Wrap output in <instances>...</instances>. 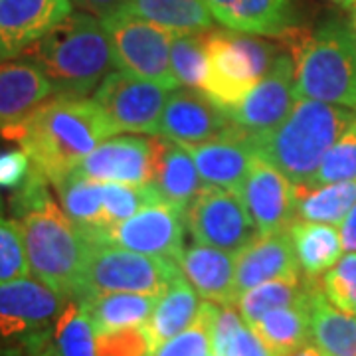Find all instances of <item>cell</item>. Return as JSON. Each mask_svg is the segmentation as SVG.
Wrapping results in <instances>:
<instances>
[{"label":"cell","instance_id":"16","mask_svg":"<svg viewBox=\"0 0 356 356\" xmlns=\"http://www.w3.org/2000/svg\"><path fill=\"white\" fill-rule=\"evenodd\" d=\"M232 125L226 111L200 91L175 89L166 99L159 123V135L182 147H194L218 139Z\"/></svg>","mask_w":356,"mask_h":356},{"label":"cell","instance_id":"34","mask_svg":"<svg viewBox=\"0 0 356 356\" xmlns=\"http://www.w3.org/2000/svg\"><path fill=\"white\" fill-rule=\"evenodd\" d=\"M214 356H273L236 305H218L212 321Z\"/></svg>","mask_w":356,"mask_h":356},{"label":"cell","instance_id":"26","mask_svg":"<svg viewBox=\"0 0 356 356\" xmlns=\"http://www.w3.org/2000/svg\"><path fill=\"white\" fill-rule=\"evenodd\" d=\"M200 307L202 303L196 289L182 273H178L166 287V291L159 297L153 315L145 325L154 346L186 331L198 317Z\"/></svg>","mask_w":356,"mask_h":356},{"label":"cell","instance_id":"49","mask_svg":"<svg viewBox=\"0 0 356 356\" xmlns=\"http://www.w3.org/2000/svg\"><path fill=\"white\" fill-rule=\"evenodd\" d=\"M355 36H356V14H355Z\"/></svg>","mask_w":356,"mask_h":356},{"label":"cell","instance_id":"20","mask_svg":"<svg viewBox=\"0 0 356 356\" xmlns=\"http://www.w3.org/2000/svg\"><path fill=\"white\" fill-rule=\"evenodd\" d=\"M177 266L204 301L236 305V254L214 245L194 243L182 250Z\"/></svg>","mask_w":356,"mask_h":356},{"label":"cell","instance_id":"41","mask_svg":"<svg viewBox=\"0 0 356 356\" xmlns=\"http://www.w3.org/2000/svg\"><path fill=\"white\" fill-rule=\"evenodd\" d=\"M154 344L143 327L97 334V356H149Z\"/></svg>","mask_w":356,"mask_h":356},{"label":"cell","instance_id":"4","mask_svg":"<svg viewBox=\"0 0 356 356\" xmlns=\"http://www.w3.org/2000/svg\"><path fill=\"white\" fill-rule=\"evenodd\" d=\"M275 38L291 50L297 97L356 109V36L346 26L331 22L317 32L289 26Z\"/></svg>","mask_w":356,"mask_h":356},{"label":"cell","instance_id":"28","mask_svg":"<svg viewBox=\"0 0 356 356\" xmlns=\"http://www.w3.org/2000/svg\"><path fill=\"white\" fill-rule=\"evenodd\" d=\"M311 341L325 356H356V315L334 307L325 293L311 303Z\"/></svg>","mask_w":356,"mask_h":356},{"label":"cell","instance_id":"31","mask_svg":"<svg viewBox=\"0 0 356 356\" xmlns=\"http://www.w3.org/2000/svg\"><path fill=\"white\" fill-rule=\"evenodd\" d=\"M56 191L60 194L64 212L81 232L86 242L89 243L97 232L107 228L103 212L102 182L67 175L60 184H56Z\"/></svg>","mask_w":356,"mask_h":356},{"label":"cell","instance_id":"25","mask_svg":"<svg viewBox=\"0 0 356 356\" xmlns=\"http://www.w3.org/2000/svg\"><path fill=\"white\" fill-rule=\"evenodd\" d=\"M97 334L143 327L149 323L159 297L143 293H97L79 299Z\"/></svg>","mask_w":356,"mask_h":356},{"label":"cell","instance_id":"13","mask_svg":"<svg viewBox=\"0 0 356 356\" xmlns=\"http://www.w3.org/2000/svg\"><path fill=\"white\" fill-rule=\"evenodd\" d=\"M295 91V60L280 54L266 76L234 107L224 109L236 127L250 137L275 129L289 115L297 102Z\"/></svg>","mask_w":356,"mask_h":356},{"label":"cell","instance_id":"48","mask_svg":"<svg viewBox=\"0 0 356 356\" xmlns=\"http://www.w3.org/2000/svg\"><path fill=\"white\" fill-rule=\"evenodd\" d=\"M0 218H2V200H0Z\"/></svg>","mask_w":356,"mask_h":356},{"label":"cell","instance_id":"24","mask_svg":"<svg viewBox=\"0 0 356 356\" xmlns=\"http://www.w3.org/2000/svg\"><path fill=\"white\" fill-rule=\"evenodd\" d=\"M318 275H285L277 280L266 281L261 285H255L252 289L243 291L236 307L240 309L243 321L248 325H254L259 318L267 315L269 311H275L281 307L307 305L311 309L313 299L323 291V280H317Z\"/></svg>","mask_w":356,"mask_h":356},{"label":"cell","instance_id":"17","mask_svg":"<svg viewBox=\"0 0 356 356\" xmlns=\"http://www.w3.org/2000/svg\"><path fill=\"white\" fill-rule=\"evenodd\" d=\"M72 13L70 0H0V62L22 56Z\"/></svg>","mask_w":356,"mask_h":356},{"label":"cell","instance_id":"2","mask_svg":"<svg viewBox=\"0 0 356 356\" xmlns=\"http://www.w3.org/2000/svg\"><path fill=\"white\" fill-rule=\"evenodd\" d=\"M356 121L353 107L299 97L280 125L252 137L257 156L281 170L293 186H311L323 159Z\"/></svg>","mask_w":356,"mask_h":356},{"label":"cell","instance_id":"47","mask_svg":"<svg viewBox=\"0 0 356 356\" xmlns=\"http://www.w3.org/2000/svg\"><path fill=\"white\" fill-rule=\"evenodd\" d=\"M331 2L339 4L341 8H353V6H356V0H331Z\"/></svg>","mask_w":356,"mask_h":356},{"label":"cell","instance_id":"12","mask_svg":"<svg viewBox=\"0 0 356 356\" xmlns=\"http://www.w3.org/2000/svg\"><path fill=\"white\" fill-rule=\"evenodd\" d=\"M67 303L64 295L36 277L0 285V341L22 343L48 332Z\"/></svg>","mask_w":356,"mask_h":356},{"label":"cell","instance_id":"27","mask_svg":"<svg viewBox=\"0 0 356 356\" xmlns=\"http://www.w3.org/2000/svg\"><path fill=\"white\" fill-rule=\"evenodd\" d=\"M123 10L172 34H204L214 20L206 0H127Z\"/></svg>","mask_w":356,"mask_h":356},{"label":"cell","instance_id":"43","mask_svg":"<svg viewBox=\"0 0 356 356\" xmlns=\"http://www.w3.org/2000/svg\"><path fill=\"white\" fill-rule=\"evenodd\" d=\"M48 332L32 337L22 343L8 344L0 350V356H50L48 355Z\"/></svg>","mask_w":356,"mask_h":356},{"label":"cell","instance_id":"21","mask_svg":"<svg viewBox=\"0 0 356 356\" xmlns=\"http://www.w3.org/2000/svg\"><path fill=\"white\" fill-rule=\"evenodd\" d=\"M54 95L50 79L32 60L0 62V129L26 119Z\"/></svg>","mask_w":356,"mask_h":356},{"label":"cell","instance_id":"35","mask_svg":"<svg viewBox=\"0 0 356 356\" xmlns=\"http://www.w3.org/2000/svg\"><path fill=\"white\" fill-rule=\"evenodd\" d=\"M170 64L180 86L202 93L208 70L206 34H175L170 44Z\"/></svg>","mask_w":356,"mask_h":356},{"label":"cell","instance_id":"23","mask_svg":"<svg viewBox=\"0 0 356 356\" xmlns=\"http://www.w3.org/2000/svg\"><path fill=\"white\" fill-rule=\"evenodd\" d=\"M222 26L245 34L280 36L293 20V0H206Z\"/></svg>","mask_w":356,"mask_h":356},{"label":"cell","instance_id":"6","mask_svg":"<svg viewBox=\"0 0 356 356\" xmlns=\"http://www.w3.org/2000/svg\"><path fill=\"white\" fill-rule=\"evenodd\" d=\"M208 70L202 93L218 107L228 109L242 102L275 62V48L261 38L236 30L206 34Z\"/></svg>","mask_w":356,"mask_h":356},{"label":"cell","instance_id":"5","mask_svg":"<svg viewBox=\"0 0 356 356\" xmlns=\"http://www.w3.org/2000/svg\"><path fill=\"white\" fill-rule=\"evenodd\" d=\"M30 273L65 299H79L89 243L54 198L18 218Z\"/></svg>","mask_w":356,"mask_h":356},{"label":"cell","instance_id":"7","mask_svg":"<svg viewBox=\"0 0 356 356\" xmlns=\"http://www.w3.org/2000/svg\"><path fill=\"white\" fill-rule=\"evenodd\" d=\"M178 273L177 261L170 259L117 245H89L79 299L97 293H143L161 297Z\"/></svg>","mask_w":356,"mask_h":356},{"label":"cell","instance_id":"46","mask_svg":"<svg viewBox=\"0 0 356 356\" xmlns=\"http://www.w3.org/2000/svg\"><path fill=\"white\" fill-rule=\"evenodd\" d=\"M287 356H325L321 350H318L315 344H303V346H299L297 350H293L291 355Z\"/></svg>","mask_w":356,"mask_h":356},{"label":"cell","instance_id":"11","mask_svg":"<svg viewBox=\"0 0 356 356\" xmlns=\"http://www.w3.org/2000/svg\"><path fill=\"white\" fill-rule=\"evenodd\" d=\"M168 89L127 72H111L93 93L117 133L159 135Z\"/></svg>","mask_w":356,"mask_h":356},{"label":"cell","instance_id":"37","mask_svg":"<svg viewBox=\"0 0 356 356\" xmlns=\"http://www.w3.org/2000/svg\"><path fill=\"white\" fill-rule=\"evenodd\" d=\"M102 196L107 228L127 220V218L135 216L147 204L161 200V194H159L154 184L102 182Z\"/></svg>","mask_w":356,"mask_h":356},{"label":"cell","instance_id":"18","mask_svg":"<svg viewBox=\"0 0 356 356\" xmlns=\"http://www.w3.org/2000/svg\"><path fill=\"white\" fill-rule=\"evenodd\" d=\"M206 184L228 188L240 194L245 177L257 156L252 137L234 123L218 139L186 147Z\"/></svg>","mask_w":356,"mask_h":356},{"label":"cell","instance_id":"15","mask_svg":"<svg viewBox=\"0 0 356 356\" xmlns=\"http://www.w3.org/2000/svg\"><path fill=\"white\" fill-rule=\"evenodd\" d=\"M243 206L259 234L289 228L295 220V186L261 156H255L242 191Z\"/></svg>","mask_w":356,"mask_h":356},{"label":"cell","instance_id":"50","mask_svg":"<svg viewBox=\"0 0 356 356\" xmlns=\"http://www.w3.org/2000/svg\"><path fill=\"white\" fill-rule=\"evenodd\" d=\"M355 315H356V311H355Z\"/></svg>","mask_w":356,"mask_h":356},{"label":"cell","instance_id":"9","mask_svg":"<svg viewBox=\"0 0 356 356\" xmlns=\"http://www.w3.org/2000/svg\"><path fill=\"white\" fill-rule=\"evenodd\" d=\"M184 212L161 198L147 204L135 216L97 232L89 245H117L177 261L184 250Z\"/></svg>","mask_w":356,"mask_h":356},{"label":"cell","instance_id":"3","mask_svg":"<svg viewBox=\"0 0 356 356\" xmlns=\"http://www.w3.org/2000/svg\"><path fill=\"white\" fill-rule=\"evenodd\" d=\"M50 79L56 95L86 97L115 65L113 46L102 18L72 13L22 54Z\"/></svg>","mask_w":356,"mask_h":356},{"label":"cell","instance_id":"32","mask_svg":"<svg viewBox=\"0 0 356 356\" xmlns=\"http://www.w3.org/2000/svg\"><path fill=\"white\" fill-rule=\"evenodd\" d=\"M273 356H287L311 339V313L307 305L281 307L250 325Z\"/></svg>","mask_w":356,"mask_h":356},{"label":"cell","instance_id":"39","mask_svg":"<svg viewBox=\"0 0 356 356\" xmlns=\"http://www.w3.org/2000/svg\"><path fill=\"white\" fill-rule=\"evenodd\" d=\"M356 180V121L323 159L311 186Z\"/></svg>","mask_w":356,"mask_h":356},{"label":"cell","instance_id":"42","mask_svg":"<svg viewBox=\"0 0 356 356\" xmlns=\"http://www.w3.org/2000/svg\"><path fill=\"white\" fill-rule=\"evenodd\" d=\"M32 170L30 156L20 151H2L0 153V188L2 191H16Z\"/></svg>","mask_w":356,"mask_h":356},{"label":"cell","instance_id":"8","mask_svg":"<svg viewBox=\"0 0 356 356\" xmlns=\"http://www.w3.org/2000/svg\"><path fill=\"white\" fill-rule=\"evenodd\" d=\"M111 40L115 65L121 72L149 79L165 89H178V79L170 64L172 32L125 10L102 18Z\"/></svg>","mask_w":356,"mask_h":356},{"label":"cell","instance_id":"22","mask_svg":"<svg viewBox=\"0 0 356 356\" xmlns=\"http://www.w3.org/2000/svg\"><path fill=\"white\" fill-rule=\"evenodd\" d=\"M154 151L156 168L153 184L165 202L178 208L180 212H186L192 200L206 186L191 151L165 137L154 139Z\"/></svg>","mask_w":356,"mask_h":356},{"label":"cell","instance_id":"40","mask_svg":"<svg viewBox=\"0 0 356 356\" xmlns=\"http://www.w3.org/2000/svg\"><path fill=\"white\" fill-rule=\"evenodd\" d=\"M323 291L332 305L355 313L356 311V252L341 257L323 277Z\"/></svg>","mask_w":356,"mask_h":356},{"label":"cell","instance_id":"38","mask_svg":"<svg viewBox=\"0 0 356 356\" xmlns=\"http://www.w3.org/2000/svg\"><path fill=\"white\" fill-rule=\"evenodd\" d=\"M30 275L24 236L18 220L0 218V285Z\"/></svg>","mask_w":356,"mask_h":356},{"label":"cell","instance_id":"1","mask_svg":"<svg viewBox=\"0 0 356 356\" xmlns=\"http://www.w3.org/2000/svg\"><path fill=\"white\" fill-rule=\"evenodd\" d=\"M115 133L111 121L93 99L67 95H54L26 119L0 129V135L18 143L54 186Z\"/></svg>","mask_w":356,"mask_h":356},{"label":"cell","instance_id":"29","mask_svg":"<svg viewBox=\"0 0 356 356\" xmlns=\"http://www.w3.org/2000/svg\"><path fill=\"white\" fill-rule=\"evenodd\" d=\"M356 204V180L295 186V220L343 224L346 214Z\"/></svg>","mask_w":356,"mask_h":356},{"label":"cell","instance_id":"19","mask_svg":"<svg viewBox=\"0 0 356 356\" xmlns=\"http://www.w3.org/2000/svg\"><path fill=\"white\" fill-rule=\"evenodd\" d=\"M301 273L289 228L259 234L236 254V293L261 285L266 281Z\"/></svg>","mask_w":356,"mask_h":356},{"label":"cell","instance_id":"10","mask_svg":"<svg viewBox=\"0 0 356 356\" xmlns=\"http://www.w3.org/2000/svg\"><path fill=\"white\" fill-rule=\"evenodd\" d=\"M184 220L194 242L214 245L229 254H238L259 236L240 194L212 184H206L192 200Z\"/></svg>","mask_w":356,"mask_h":356},{"label":"cell","instance_id":"14","mask_svg":"<svg viewBox=\"0 0 356 356\" xmlns=\"http://www.w3.org/2000/svg\"><path fill=\"white\" fill-rule=\"evenodd\" d=\"M154 168V139L113 137L99 143L70 175L95 182L153 184Z\"/></svg>","mask_w":356,"mask_h":356},{"label":"cell","instance_id":"44","mask_svg":"<svg viewBox=\"0 0 356 356\" xmlns=\"http://www.w3.org/2000/svg\"><path fill=\"white\" fill-rule=\"evenodd\" d=\"M70 2L76 8H79L81 13L93 14L97 18H105L109 14L123 10L127 0H70Z\"/></svg>","mask_w":356,"mask_h":356},{"label":"cell","instance_id":"30","mask_svg":"<svg viewBox=\"0 0 356 356\" xmlns=\"http://www.w3.org/2000/svg\"><path fill=\"white\" fill-rule=\"evenodd\" d=\"M295 254L305 275H318L331 269L343 254L341 232L321 222L293 220L289 224Z\"/></svg>","mask_w":356,"mask_h":356},{"label":"cell","instance_id":"45","mask_svg":"<svg viewBox=\"0 0 356 356\" xmlns=\"http://www.w3.org/2000/svg\"><path fill=\"white\" fill-rule=\"evenodd\" d=\"M341 242L344 252H356V204L341 224Z\"/></svg>","mask_w":356,"mask_h":356},{"label":"cell","instance_id":"36","mask_svg":"<svg viewBox=\"0 0 356 356\" xmlns=\"http://www.w3.org/2000/svg\"><path fill=\"white\" fill-rule=\"evenodd\" d=\"M216 303L204 301L196 321L186 331L168 339L149 356H214L212 348V321H214Z\"/></svg>","mask_w":356,"mask_h":356},{"label":"cell","instance_id":"33","mask_svg":"<svg viewBox=\"0 0 356 356\" xmlns=\"http://www.w3.org/2000/svg\"><path fill=\"white\" fill-rule=\"evenodd\" d=\"M50 356H97V332L77 299H67L48 332Z\"/></svg>","mask_w":356,"mask_h":356}]
</instances>
